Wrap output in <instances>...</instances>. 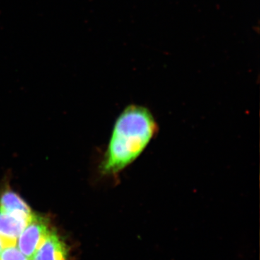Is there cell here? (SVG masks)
<instances>
[{"instance_id": "obj_3", "label": "cell", "mask_w": 260, "mask_h": 260, "mask_svg": "<svg viewBox=\"0 0 260 260\" xmlns=\"http://www.w3.org/2000/svg\"><path fill=\"white\" fill-rule=\"evenodd\" d=\"M0 210L27 220L34 214L26 202L6 184L0 189Z\"/></svg>"}, {"instance_id": "obj_1", "label": "cell", "mask_w": 260, "mask_h": 260, "mask_svg": "<svg viewBox=\"0 0 260 260\" xmlns=\"http://www.w3.org/2000/svg\"><path fill=\"white\" fill-rule=\"evenodd\" d=\"M158 125L148 108L130 104L118 117L99 167L103 177L116 178L142 155L156 136Z\"/></svg>"}, {"instance_id": "obj_7", "label": "cell", "mask_w": 260, "mask_h": 260, "mask_svg": "<svg viewBox=\"0 0 260 260\" xmlns=\"http://www.w3.org/2000/svg\"><path fill=\"white\" fill-rule=\"evenodd\" d=\"M3 244H2L1 240H0V253L2 252V251H3Z\"/></svg>"}, {"instance_id": "obj_2", "label": "cell", "mask_w": 260, "mask_h": 260, "mask_svg": "<svg viewBox=\"0 0 260 260\" xmlns=\"http://www.w3.org/2000/svg\"><path fill=\"white\" fill-rule=\"evenodd\" d=\"M51 230L47 218L34 214L17 240L19 250L29 260H32L36 252Z\"/></svg>"}, {"instance_id": "obj_6", "label": "cell", "mask_w": 260, "mask_h": 260, "mask_svg": "<svg viewBox=\"0 0 260 260\" xmlns=\"http://www.w3.org/2000/svg\"><path fill=\"white\" fill-rule=\"evenodd\" d=\"M0 260H29L15 246H7L0 253Z\"/></svg>"}, {"instance_id": "obj_4", "label": "cell", "mask_w": 260, "mask_h": 260, "mask_svg": "<svg viewBox=\"0 0 260 260\" xmlns=\"http://www.w3.org/2000/svg\"><path fill=\"white\" fill-rule=\"evenodd\" d=\"M30 220L0 210V240L3 248L16 245L19 236Z\"/></svg>"}, {"instance_id": "obj_5", "label": "cell", "mask_w": 260, "mask_h": 260, "mask_svg": "<svg viewBox=\"0 0 260 260\" xmlns=\"http://www.w3.org/2000/svg\"><path fill=\"white\" fill-rule=\"evenodd\" d=\"M68 249L64 240L51 230L32 260H68Z\"/></svg>"}]
</instances>
